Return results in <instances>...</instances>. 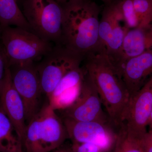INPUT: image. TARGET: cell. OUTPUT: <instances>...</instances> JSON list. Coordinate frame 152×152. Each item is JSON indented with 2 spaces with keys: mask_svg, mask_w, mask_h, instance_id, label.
<instances>
[{
  "mask_svg": "<svg viewBox=\"0 0 152 152\" xmlns=\"http://www.w3.org/2000/svg\"><path fill=\"white\" fill-rule=\"evenodd\" d=\"M87 75L97 91L109 119L116 126L124 122L131 96L121 77L99 47L84 59Z\"/></svg>",
  "mask_w": 152,
  "mask_h": 152,
  "instance_id": "obj_1",
  "label": "cell"
},
{
  "mask_svg": "<svg viewBox=\"0 0 152 152\" xmlns=\"http://www.w3.org/2000/svg\"><path fill=\"white\" fill-rule=\"evenodd\" d=\"M62 6L60 45L84 59L100 46L99 8L92 0H72Z\"/></svg>",
  "mask_w": 152,
  "mask_h": 152,
  "instance_id": "obj_2",
  "label": "cell"
},
{
  "mask_svg": "<svg viewBox=\"0 0 152 152\" xmlns=\"http://www.w3.org/2000/svg\"><path fill=\"white\" fill-rule=\"evenodd\" d=\"M48 103L27 125L23 143L26 152H52L68 138L63 120Z\"/></svg>",
  "mask_w": 152,
  "mask_h": 152,
  "instance_id": "obj_3",
  "label": "cell"
},
{
  "mask_svg": "<svg viewBox=\"0 0 152 152\" xmlns=\"http://www.w3.org/2000/svg\"><path fill=\"white\" fill-rule=\"evenodd\" d=\"M1 46L9 66L40 61L53 48V43L23 28L0 29Z\"/></svg>",
  "mask_w": 152,
  "mask_h": 152,
  "instance_id": "obj_4",
  "label": "cell"
},
{
  "mask_svg": "<svg viewBox=\"0 0 152 152\" xmlns=\"http://www.w3.org/2000/svg\"><path fill=\"white\" fill-rule=\"evenodd\" d=\"M23 12L31 30L42 39L60 45L64 11L56 0H24Z\"/></svg>",
  "mask_w": 152,
  "mask_h": 152,
  "instance_id": "obj_5",
  "label": "cell"
},
{
  "mask_svg": "<svg viewBox=\"0 0 152 152\" xmlns=\"http://www.w3.org/2000/svg\"><path fill=\"white\" fill-rule=\"evenodd\" d=\"M83 58L56 45L37 65L42 92L48 98L70 71L81 66Z\"/></svg>",
  "mask_w": 152,
  "mask_h": 152,
  "instance_id": "obj_6",
  "label": "cell"
},
{
  "mask_svg": "<svg viewBox=\"0 0 152 152\" xmlns=\"http://www.w3.org/2000/svg\"><path fill=\"white\" fill-rule=\"evenodd\" d=\"M14 87L24 105L27 125L39 112L42 94L39 77L34 62L22 63L9 66Z\"/></svg>",
  "mask_w": 152,
  "mask_h": 152,
  "instance_id": "obj_7",
  "label": "cell"
},
{
  "mask_svg": "<svg viewBox=\"0 0 152 152\" xmlns=\"http://www.w3.org/2000/svg\"><path fill=\"white\" fill-rule=\"evenodd\" d=\"M128 30L118 1L107 5L100 19L99 39L100 45L105 49L113 65L119 54Z\"/></svg>",
  "mask_w": 152,
  "mask_h": 152,
  "instance_id": "obj_8",
  "label": "cell"
},
{
  "mask_svg": "<svg viewBox=\"0 0 152 152\" xmlns=\"http://www.w3.org/2000/svg\"><path fill=\"white\" fill-rule=\"evenodd\" d=\"M102 104L97 91L86 73L80 94L73 103L63 110L64 117L79 121L107 124L110 120L103 110Z\"/></svg>",
  "mask_w": 152,
  "mask_h": 152,
  "instance_id": "obj_9",
  "label": "cell"
},
{
  "mask_svg": "<svg viewBox=\"0 0 152 152\" xmlns=\"http://www.w3.org/2000/svg\"><path fill=\"white\" fill-rule=\"evenodd\" d=\"M63 122L72 143H93L111 151L117 133L107 124L97 121H79L64 117Z\"/></svg>",
  "mask_w": 152,
  "mask_h": 152,
  "instance_id": "obj_10",
  "label": "cell"
},
{
  "mask_svg": "<svg viewBox=\"0 0 152 152\" xmlns=\"http://www.w3.org/2000/svg\"><path fill=\"white\" fill-rule=\"evenodd\" d=\"M152 110V75L131 98L124 123L132 132L143 136L147 132Z\"/></svg>",
  "mask_w": 152,
  "mask_h": 152,
  "instance_id": "obj_11",
  "label": "cell"
},
{
  "mask_svg": "<svg viewBox=\"0 0 152 152\" xmlns=\"http://www.w3.org/2000/svg\"><path fill=\"white\" fill-rule=\"evenodd\" d=\"M0 105L13 125L22 142L27 126L24 105L13 84L8 65L0 84Z\"/></svg>",
  "mask_w": 152,
  "mask_h": 152,
  "instance_id": "obj_12",
  "label": "cell"
},
{
  "mask_svg": "<svg viewBox=\"0 0 152 152\" xmlns=\"http://www.w3.org/2000/svg\"><path fill=\"white\" fill-rule=\"evenodd\" d=\"M86 73L81 66L69 72L61 80L48 98V103L55 110H64L75 102L80 92Z\"/></svg>",
  "mask_w": 152,
  "mask_h": 152,
  "instance_id": "obj_13",
  "label": "cell"
},
{
  "mask_svg": "<svg viewBox=\"0 0 152 152\" xmlns=\"http://www.w3.org/2000/svg\"><path fill=\"white\" fill-rule=\"evenodd\" d=\"M121 75L131 98L152 75V48L128 60Z\"/></svg>",
  "mask_w": 152,
  "mask_h": 152,
  "instance_id": "obj_14",
  "label": "cell"
},
{
  "mask_svg": "<svg viewBox=\"0 0 152 152\" xmlns=\"http://www.w3.org/2000/svg\"><path fill=\"white\" fill-rule=\"evenodd\" d=\"M152 48V23L146 26L129 29L114 66L121 75L122 67L128 60Z\"/></svg>",
  "mask_w": 152,
  "mask_h": 152,
  "instance_id": "obj_15",
  "label": "cell"
},
{
  "mask_svg": "<svg viewBox=\"0 0 152 152\" xmlns=\"http://www.w3.org/2000/svg\"><path fill=\"white\" fill-rule=\"evenodd\" d=\"M13 125L0 105V152H23Z\"/></svg>",
  "mask_w": 152,
  "mask_h": 152,
  "instance_id": "obj_16",
  "label": "cell"
},
{
  "mask_svg": "<svg viewBox=\"0 0 152 152\" xmlns=\"http://www.w3.org/2000/svg\"><path fill=\"white\" fill-rule=\"evenodd\" d=\"M16 26L31 31L17 0H0V29Z\"/></svg>",
  "mask_w": 152,
  "mask_h": 152,
  "instance_id": "obj_17",
  "label": "cell"
},
{
  "mask_svg": "<svg viewBox=\"0 0 152 152\" xmlns=\"http://www.w3.org/2000/svg\"><path fill=\"white\" fill-rule=\"evenodd\" d=\"M117 132L113 152H143L142 146L143 136L128 129L122 123Z\"/></svg>",
  "mask_w": 152,
  "mask_h": 152,
  "instance_id": "obj_18",
  "label": "cell"
},
{
  "mask_svg": "<svg viewBox=\"0 0 152 152\" xmlns=\"http://www.w3.org/2000/svg\"><path fill=\"white\" fill-rule=\"evenodd\" d=\"M134 10L138 21V27L152 23V0H133Z\"/></svg>",
  "mask_w": 152,
  "mask_h": 152,
  "instance_id": "obj_19",
  "label": "cell"
},
{
  "mask_svg": "<svg viewBox=\"0 0 152 152\" xmlns=\"http://www.w3.org/2000/svg\"><path fill=\"white\" fill-rule=\"evenodd\" d=\"M118 1L128 28L130 29L137 28L139 26L138 21L134 10L133 0H118Z\"/></svg>",
  "mask_w": 152,
  "mask_h": 152,
  "instance_id": "obj_20",
  "label": "cell"
},
{
  "mask_svg": "<svg viewBox=\"0 0 152 152\" xmlns=\"http://www.w3.org/2000/svg\"><path fill=\"white\" fill-rule=\"evenodd\" d=\"M73 152H110L111 151L104 147L93 143H72Z\"/></svg>",
  "mask_w": 152,
  "mask_h": 152,
  "instance_id": "obj_21",
  "label": "cell"
},
{
  "mask_svg": "<svg viewBox=\"0 0 152 152\" xmlns=\"http://www.w3.org/2000/svg\"><path fill=\"white\" fill-rule=\"evenodd\" d=\"M143 152H152V132H147L142 138Z\"/></svg>",
  "mask_w": 152,
  "mask_h": 152,
  "instance_id": "obj_22",
  "label": "cell"
},
{
  "mask_svg": "<svg viewBox=\"0 0 152 152\" xmlns=\"http://www.w3.org/2000/svg\"><path fill=\"white\" fill-rule=\"evenodd\" d=\"M8 66L7 59L4 53L2 48L0 45V84L2 81L5 75L6 71Z\"/></svg>",
  "mask_w": 152,
  "mask_h": 152,
  "instance_id": "obj_23",
  "label": "cell"
},
{
  "mask_svg": "<svg viewBox=\"0 0 152 152\" xmlns=\"http://www.w3.org/2000/svg\"><path fill=\"white\" fill-rule=\"evenodd\" d=\"M52 152H73L70 146H66L64 145Z\"/></svg>",
  "mask_w": 152,
  "mask_h": 152,
  "instance_id": "obj_24",
  "label": "cell"
},
{
  "mask_svg": "<svg viewBox=\"0 0 152 152\" xmlns=\"http://www.w3.org/2000/svg\"><path fill=\"white\" fill-rule=\"evenodd\" d=\"M56 1L58 3H59L61 5H64L65 4L69 2L70 1H72V0H56Z\"/></svg>",
  "mask_w": 152,
  "mask_h": 152,
  "instance_id": "obj_25",
  "label": "cell"
},
{
  "mask_svg": "<svg viewBox=\"0 0 152 152\" xmlns=\"http://www.w3.org/2000/svg\"><path fill=\"white\" fill-rule=\"evenodd\" d=\"M148 126L149 128V131L152 132V110L151 113V116H150L149 121L148 125Z\"/></svg>",
  "mask_w": 152,
  "mask_h": 152,
  "instance_id": "obj_26",
  "label": "cell"
},
{
  "mask_svg": "<svg viewBox=\"0 0 152 152\" xmlns=\"http://www.w3.org/2000/svg\"><path fill=\"white\" fill-rule=\"evenodd\" d=\"M100 1H102L106 3L107 5L112 3V0H100Z\"/></svg>",
  "mask_w": 152,
  "mask_h": 152,
  "instance_id": "obj_27",
  "label": "cell"
},
{
  "mask_svg": "<svg viewBox=\"0 0 152 152\" xmlns=\"http://www.w3.org/2000/svg\"><path fill=\"white\" fill-rule=\"evenodd\" d=\"M18 0H17V1H18Z\"/></svg>",
  "mask_w": 152,
  "mask_h": 152,
  "instance_id": "obj_28",
  "label": "cell"
},
{
  "mask_svg": "<svg viewBox=\"0 0 152 152\" xmlns=\"http://www.w3.org/2000/svg\"></svg>",
  "mask_w": 152,
  "mask_h": 152,
  "instance_id": "obj_29",
  "label": "cell"
}]
</instances>
